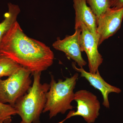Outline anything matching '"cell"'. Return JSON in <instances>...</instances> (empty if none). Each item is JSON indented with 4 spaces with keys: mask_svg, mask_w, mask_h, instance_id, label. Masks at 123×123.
Segmentation results:
<instances>
[{
    "mask_svg": "<svg viewBox=\"0 0 123 123\" xmlns=\"http://www.w3.org/2000/svg\"><path fill=\"white\" fill-rule=\"evenodd\" d=\"M0 50L1 55L12 60L31 74L47 69L52 65L55 58L50 48L28 37L17 21L2 37Z\"/></svg>",
    "mask_w": 123,
    "mask_h": 123,
    "instance_id": "1",
    "label": "cell"
},
{
    "mask_svg": "<svg viewBox=\"0 0 123 123\" xmlns=\"http://www.w3.org/2000/svg\"><path fill=\"white\" fill-rule=\"evenodd\" d=\"M41 73L32 74V86L26 93L18 99L13 107L25 123H40V117L46 102L50 84L41 82Z\"/></svg>",
    "mask_w": 123,
    "mask_h": 123,
    "instance_id": "2",
    "label": "cell"
},
{
    "mask_svg": "<svg viewBox=\"0 0 123 123\" xmlns=\"http://www.w3.org/2000/svg\"><path fill=\"white\" fill-rule=\"evenodd\" d=\"M78 76L76 73L72 76L64 80L59 79L57 82L51 74L50 88L46 94V102L43 111V113L49 112V118L73 110L71 104L74 100V90Z\"/></svg>",
    "mask_w": 123,
    "mask_h": 123,
    "instance_id": "3",
    "label": "cell"
},
{
    "mask_svg": "<svg viewBox=\"0 0 123 123\" xmlns=\"http://www.w3.org/2000/svg\"><path fill=\"white\" fill-rule=\"evenodd\" d=\"M31 73L21 67L5 80L0 78V102L14 107L31 86Z\"/></svg>",
    "mask_w": 123,
    "mask_h": 123,
    "instance_id": "4",
    "label": "cell"
},
{
    "mask_svg": "<svg viewBox=\"0 0 123 123\" xmlns=\"http://www.w3.org/2000/svg\"><path fill=\"white\" fill-rule=\"evenodd\" d=\"M74 101L77 103V111L70 110L64 119L57 123H63L73 117L81 116L87 123H94L99 115L100 102L96 95L86 90L75 92Z\"/></svg>",
    "mask_w": 123,
    "mask_h": 123,
    "instance_id": "5",
    "label": "cell"
},
{
    "mask_svg": "<svg viewBox=\"0 0 123 123\" xmlns=\"http://www.w3.org/2000/svg\"><path fill=\"white\" fill-rule=\"evenodd\" d=\"M80 37L81 50L85 52L88 60L90 72L95 73L102 63L103 59L98 51L99 36L94 34L89 30L85 24H82Z\"/></svg>",
    "mask_w": 123,
    "mask_h": 123,
    "instance_id": "6",
    "label": "cell"
},
{
    "mask_svg": "<svg viewBox=\"0 0 123 123\" xmlns=\"http://www.w3.org/2000/svg\"><path fill=\"white\" fill-rule=\"evenodd\" d=\"M123 19V7H111L97 18V31L99 36V46L120 29Z\"/></svg>",
    "mask_w": 123,
    "mask_h": 123,
    "instance_id": "7",
    "label": "cell"
},
{
    "mask_svg": "<svg viewBox=\"0 0 123 123\" xmlns=\"http://www.w3.org/2000/svg\"><path fill=\"white\" fill-rule=\"evenodd\" d=\"M75 30L73 34L66 36L63 39L57 38L52 46L56 50L64 52L66 56L74 61L80 68H83L87 63L82 57L81 50L80 37L81 30L80 28Z\"/></svg>",
    "mask_w": 123,
    "mask_h": 123,
    "instance_id": "8",
    "label": "cell"
},
{
    "mask_svg": "<svg viewBox=\"0 0 123 123\" xmlns=\"http://www.w3.org/2000/svg\"><path fill=\"white\" fill-rule=\"evenodd\" d=\"M73 68L78 72L80 73V76L85 78L95 89L101 92L103 97V105L106 108H109L110 102L108 100V95L111 93L119 94L121 93V89L116 86L111 85L105 81L100 75L99 70L95 73L86 72L83 68H78L74 62L72 63Z\"/></svg>",
    "mask_w": 123,
    "mask_h": 123,
    "instance_id": "9",
    "label": "cell"
},
{
    "mask_svg": "<svg viewBox=\"0 0 123 123\" xmlns=\"http://www.w3.org/2000/svg\"><path fill=\"white\" fill-rule=\"evenodd\" d=\"M73 6L75 11V29L80 28L82 24H85L91 33H97V17L90 7L88 6L86 0H73Z\"/></svg>",
    "mask_w": 123,
    "mask_h": 123,
    "instance_id": "10",
    "label": "cell"
},
{
    "mask_svg": "<svg viewBox=\"0 0 123 123\" xmlns=\"http://www.w3.org/2000/svg\"><path fill=\"white\" fill-rule=\"evenodd\" d=\"M8 10L4 15V19L0 23V43L4 35L17 21L18 15L21 11L18 5L11 2L8 3ZM1 55L0 50V56Z\"/></svg>",
    "mask_w": 123,
    "mask_h": 123,
    "instance_id": "11",
    "label": "cell"
},
{
    "mask_svg": "<svg viewBox=\"0 0 123 123\" xmlns=\"http://www.w3.org/2000/svg\"><path fill=\"white\" fill-rule=\"evenodd\" d=\"M21 67L8 57L0 56V78L4 76L9 77L16 72Z\"/></svg>",
    "mask_w": 123,
    "mask_h": 123,
    "instance_id": "12",
    "label": "cell"
},
{
    "mask_svg": "<svg viewBox=\"0 0 123 123\" xmlns=\"http://www.w3.org/2000/svg\"><path fill=\"white\" fill-rule=\"evenodd\" d=\"M86 3L97 18L103 14L111 8L112 0H86Z\"/></svg>",
    "mask_w": 123,
    "mask_h": 123,
    "instance_id": "13",
    "label": "cell"
},
{
    "mask_svg": "<svg viewBox=\"0 0 123 123\" xmlns=\"http://www.w3.org/2000/svg\"><path fill=\"white\" fill-rule=\"evenodd\" d=\"M16 115L17 111L13 107L0 102V123H11L12 116Z\"/></svg>",
    "mask_w": 123,
    "mask_h": 123,
    "instance_id": "14",
    "label": "cell"
},
{
    "mask_svg": "<svg viewBox=\"0 0 123 123\" xmlns=\"http://www.w3.org/2000/svg\"><path fill=\"white\" fill-rule=\"evenodd\" d=\"M111 7L120 8L123 7V0H112Z\"/></svg>",
    "mask_w": 123,
    "mask_h": 123,
    "instance_id": "15",
    "label": "cell"
},
{
    "mask_svg": "<svg viewBox=\"0 0 123 123\" xmlns=\"http://www.w3.org/2000/svg\"><path fill=\"white\" fill-rule=\"evenodd\" d=\"M20 123H24V122H23V121H21V122H20Z\"/></svg>",
    "mask_w": 123,
    "mask_h": 123,
    "instance_id": "16",
    "label": "cell"
}]
</instances>
